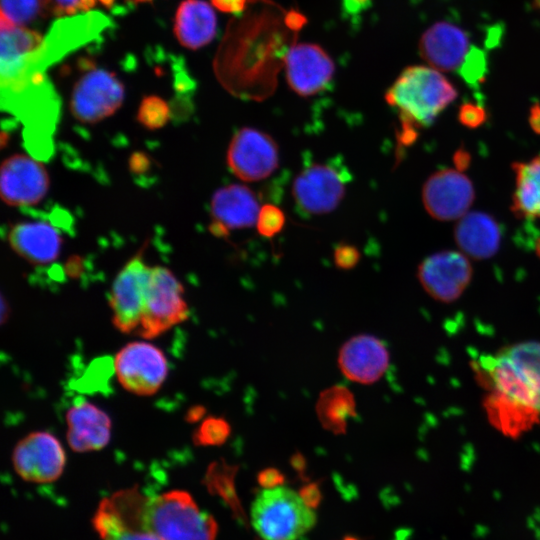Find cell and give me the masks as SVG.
Returning <instances> with one entry per match:
<instances>
[{"instance_id":"cell-1","label":"cell","mask_w":540,"mask_h":540,"mask_svg":"<svg viewBox=\"0 0 540 540\" xmlns=\"http://www.w3.org/2000/svg\"><path fill=\"white\" fill-rule=\"evenodd\" d=\"M454 86L438 70L414 65L405 68L385 93V100L399 114L400 142L415 140L420 128L432 125L455 98Z\"/></svg>"},{"instance_id":"cell-2","label":"cell","mask_w":540,"mask_h":540,"mask_svg":"<svg viewBox=\"0 0 540 540\" xmlns=\"http://www.w3.org/2000/svg\"><path fill=\"white\" fill-rule=\"evenodd\" d=\"M492 386L508 405L540 415V342L525 341L484 360Z\"/></svg>"},{"instance_id":"cell-3","label":"cell","mask_w":540,"mask_h":540,"mask_svg":"<svg viewBox=\"0 0 540 540\" xmlns=\"http://www.w3.org/2000/svg\"><path fill=\"white\" fill-rule=\"evenodd\" d=\"M146 520L162 540H215L217 535L214 517L201 511L193 497L180 489L149 497Z\"/></svg>"},{"instance_id":"cell-4","label":"cell","mask_w":540,"mask_h":540,"mask_svg":"<svg viewBox=\"0 0 540 540\" xmlns=\"http://www.w3.org/2000/svg\"><path fill=\"white\" fill-rule=\"evenodd\" d=\"M250 516L263 540H297L317 521L299 493L283 486L263 489L252 503Z\"/></svg>"},{"instance_id":"cell-5","label":"cell","mask_w":540,"mask_h":540,"mask_svg":"<svg viewBox=\"0 0 540 540\" xmlns=\"http://www.w3.org/2000/svg\"><path fill=\"white\" fill-rule=\"evenodd\" d=\"M352 175L342 159L306 165L295 178L292 196L305 215H323L333 211L344 198Z\"/></svg>"},{"instance_id":"cell-6","label":"cell","mask_w":540,"mask_h":540,"mask_svg":"<svg viewBox=\"0 0 540 540\" xmlns=\"http://www.w3.org/2000/svg\"><path fill=\"white\" fill-rule=\"evenodd\" d=\"M184 288L176 276L162 266L151 267L137 334L156 338L188 319L190 311Z\"/></svg>"},{"instance_id":"cell-7","label":"cell","mask_w":540,"mask_h":540,"mask_svg":"<svg viewBox=\"0 0 540 540\" xmlns=\"http://www.w3.org/2000/svg\"><path fill=\"white\" fill-rule=\"evenodd\" d=\"M114 371L121 386L139 396L155 394L168 374V362L157 346L135 341L122 347L114 357Z\"/></svg>"},{"instance_id":"cell-8","label":"cell","mask_w":540,"mask_h":540,"mask_svg":"<svg viewBox=\"0 0 540 540\" xmlns=\"http://www.w3.org/2000/svg\"><path fill=\"white\" fill-rule=\"evenodd\" d=\"M124 96V86L114 73L94 68L75 83L70 100L71 113L82 123H97L115 113Z\"/></svg>"},{"instance_id":"cell-9","label":"cell","mask_w":540,"mask_h":540,"mask_svg":"<svg viewBox=\"0 0 540 540\" xmlns=\"http://www.w3.org/2000/svg\"><path fill=\"white\" fill-rule=\"evenodd\" d=\"M227 165L239 179L260 181L270 176L278 167L277 143L267 133L244 127L232 137L227 150Z\"/></svg>"},{"instance_id":"cell-10","label":"cell","mask_w":540,"mask_h":540,"mask_svg":"<svg viewBox=\"0 0 540 540\" xmlns=\"http://www.w3.org/2000/svg\"><path fill=\"white\" fill-rule=\"evenodd\" d=\"M12 464L16 473L32 483H51L63 473L65 450L51 433L36 431L27 434L14 447Z\"/></svg>"},{"instance_id":"cell-11","label":"cell","mask_w":540,"mask_h":540,"mask_svg":"<svg viewBox=\"0 0 540 540\" xmlns=\"http://www.w3.org/2000/svg\"><path fill=\"white\" fill-rule=\"evenodd\" d=\"M151 272L141 255L130 259L115 277L109 305L112 323L120 332H137Z\"/></svg>"},{"instance_id":"cell-12","label":"cell","mask_w":540,"mask_h":540,"mask_svg":"<svg viewBox=\"0 0 540 540\" xmlns=\"http://www.w3.org/2000/svg\"><path fill=\"white\" fill-rule=\"evenodd\" d=\"M417 277L429 296L443 303H451L457 300L469 285L472 267L465 254L441 251L420 263Z\"/></svg>"},{"instance_id":"cell-13","label":"cell","mask_w":540,"mask_h":540,"mask_svg":"<svg viewBox=\"0 0 540 540\" xmlns=\"http://www.w3.org/2000/svg\"><path fill=\"white\" fill-rule=\"evenodd\" d=\"M472 182L457 169H442L424 183L422 200L428 214L441 221L460 219L474 201Z\"/></svg>"},{"instance_id":"cell-14","label":"cell","mask_w":540,"mask_h":540,"mask_svg":"<svg viewBox=\"0 0 540 540\" xmlns=\"http://www.w3.org/2000/svg\"><path fill=\"white\" fill-rule=\"evenodd\" d=\"M49 188L42 163L30 156L14 154L1 165L0 194L9 206L26 207L40 202Z\"/></svg>"},{"instance_id":"cell-15","label":"cell","mask_w":540,"mask_h":540,"mask_svg":"<svg viewBox=\"0 0 540 540\" xmlns=\"http://www.w3.org/2000/svg\"><path fill=\"white\" fill-rule=\"evenodd\" d=\"M286 79L299 96H313L327 88L335 73L331 57L320 46L299 43L292 46L285 58Z\"/></svg>"},{"instance_id":"cell-16","label":"cell","mask_w":540,"mask_h":540,"mask_svg":"<svg viewBox=\"0 0 540 540\" xmlns=\"http://www.w3.org/2000/svg\"><path fill=\"white\" fill-rule=\"evenodd\" d=\"M259 211V201L250 188L239 184L224 186L211 198L210 231L216 236H226L230 230L251 227Z\"/></svg>"},{"instance_id":"cell-17","label":"cell","mask_w":540,"mask_h":540,"mask_svg":"<svg viewBox=\"0 0 540 540\" xmlns=\"http://www.w3.org/2000/svg\"><path fill=\"white\" fill-rule=\"evenodd\" d=\"M337 362L339 369L349 380L372 384L387 370L389 353L380 339L372 335H357L342 345Z\"/></svg>"},{"instance_id":"cell-18","label":"cell","mask_w":540,"mask_h":540,"mask_svg":"<svg viewBox=\"0 0 540 540\" xmlns=\"http://www.w3.org/2000/svg\"><path fill=\"white\" fill-rule=\"evenodd\" d=\"M67 442L76 452L97 451L111 438L112 421L108 414L95 404L78 399L66 412Z\"/></svg>"},{"instance_id":"cell-19","label":"cell","mask_w":540,"mask_h":540,"mask_svg":"<svg viewBox=\"0 0 540 540\" xmlns=\"http://www.w3.org/2000/svg\"><path fill=\"white\" fill-rule=\"evenodd\" d=\"M471 48L467 34L447 22L432 25L419 42L422 58L434 69L447 72L459 71Z\"/></svg>"},{"instance_id":"cell-20","label":"cell","mask_w":540,"mask_h":540,"mask_svg":"<svg viewBox=\"0 0 540 540\" xmlns=\"http://www.w3.org/2000/svg\"><path fill=\"white\" fill-rule=\"evenodd\" d=\"M8 242L29 263L45 265L59 256L62 238L56 227L48 222H21L10 228Z\"/></svg>"},{"instance_id":"cell-21","label":"cell","mask_w":540,"mask_h":540,"mask_svg":"<svg viewBox=\"0 0 540 540\" xmlns=\"http://www.w3.org/2000/svg\"><path fill=\"white\" fill-rule=\"evenodd\" d=\"M454 236L461 251L477 260L492 257L501 241V231L496 220L478 211L467 212L458 220Z\"/></svg>"},{"instance_id":"cell-22","label":"cell","mask_w":540,"mask_h":540,"mask_svg":"<svg viewBox=\"0 0 540 540\" xmlns=\"http://www.w3.org/2000/svg\"><path fill=\"white\" fill-rule=\"evenodd\" d=\"M217 33V17L204 0H183L177 8L174 34L185 48L196 50L209 44Z\"/></svg>"},{"instance_id":"cell-23","label":"cell","mask_w":540,"mask_h":540,"mask_svg":"<svg viewBox=\"0 0 540 540\" xmlns=\"http://www.w3.org/2000/svg\"><path fill=\"white\" fill-rule=\"evenodd\" d=\"M92 524L101 540H162L148 528L146 510L118 512L103 500L96 509Z\"/></svg>"},{"instance_id":"cell-24","label":"cell","mask_w":540,"mask_h":540,"mask_svg":"<svg viewBox=\"0 0 540 540\" xmlns=\"http://www.w3.org/2000/svg\"><path fill=\"white\" fill-rule=\"evenodd\" d=\"M512 168L516 184L512 212L518 218H540V156L528 162H515Z\"/></svg>"},{"instance_id":"cell-25","label":"cell","mask_w":540,"mask_h":540,"mask_svg":"<svg viewBox=\"0 0 540 540\" xmlns=\"http://www.w3.org/2000/svg\"><path fill=\"white\" fill-rule=\"evenodd\" d=\"M316 413L320 424L334 434L346 431L349 419L356 415L352 392L344 386L334 385L319 395Z\"/></svg>"},{"instance_id":"cell-26","label":"cell","mask_w":540,"mask_h":540,"mask_svg":"<svg viewBox=\"0 0 540 540\" xmlns=\"http://www.w3.org/2000/svg\"><path fill=\"white\" fill-rule=\"evenodd\" d=\"M237 470L238 466L228 465L224 461L212 463L207 470L205 483L210 492L220 496L229 505L236 518L245 522L246 516L234 485Z\"/></svg>"},{"instance_id":"cell-27","label":"cell","mask_w":540,"mask_h":540,"mask_svg":"<svg viewBox=\"0 0 540 540\" xmlns=\"http://www.w3.org/2000/svg\"><path fill=\"white\" fill-rule=\"evenodd\" d=\"M47 10L45 0H1V17L17 26H25Z\"/></svg>"},{"instance_id":"cell-28","label":"cell","mask_w":540,"mask_h":540,"mask_svg":"<svg viewBox=\"0 0 540 540\" xmlns=\"http://www.w3.org/2000/svg\"><path fill=\"white\" fill-rule=\"evenodd\" d=\"M230 434L231 426L224 418L209 416L195 430L192 440L197 446H220Z\"/></svg>"},{"instance_id":"cell-29","label":"cell","mask_w":540,"mask_h":540,"mask_svg":"<svg viewBox=\"0 0 540 540\" xmlns=\"http://www.w3.org/2000/svg\"><path fill=\"white\" fill-rule=\"evenodd\" d=\"M169 104L159 96L150 95L142 99L137 112L138 122L148 129L162 128L169 120Z\"/></svg>"},{"instance_id":"cell-30","label":"cell","mask_w":540,"mask_h":540,"mask_svg":"<svg viewBox=\"0 0 540 540\" xmlns=\"http://www.w3.org/2000/svg\"><path fill=\"white\" fill-rule=\"evenodd\" d=\"M285 225L283 211L273 204H265L260 208L256 227L260 235L271 238L277 235Z\"/></svg>"},{"instance_id":"cell-31","label":"cell","mask_w":540,"mask_h":540,"mask_svg":"<svg viewBox=\"0 0 540 540\" xmlns=\"http://www.w3.org/2000/svg\"><path fill=\"white\" fill-rule=\"evenodd\" d=\"M461 77L470 85H477L487 72V59L482 50L472 47L459 69Z\"/></svg>"},{"instance_id":"cell-32","label":"cell","mask_w":540,"mask_h":540,"mask_svg":"<svg viewBox=\"0 0 540 540\" xmlns=\"http://www.w3.org/2000/svg\"><path fill=\"white\" fill-rule=\"evenodd\" d=\"M45 3L48 11L61 18L91 11L96 0H45Z\"/></svg>"},{"instance_id":"cell-33","label":"cell","mask_w":540,"mask_h":540,"mask_svg":"<svg viewBox=\"0 0 540 540\" xmlns=\"http://www.w3.org/2000/svg\"><path fill=\"white\" fill-rule=\"evenodd\" d=\"M459 121L468 128H477L486 120V112L479 104L465 103L458 114Z\"/></svg>"},{"instance_id":"cell-34","label":"cell","mask_w":540,"mask_h":540,"mask_svg":"<svg viewBox=\"0 0 540 540\" xmlns=\"http://www.w3.org/2000/svg\"><path fill=\"white\" fill-rule=\"evenodd\" d=\"M360 259V253L357 248L349 244H339L334 250V261L337 267L341 269L353 268Z\"/></svg>"},{"instance_id":"cell-35","label":"cell","mask_w":540,"mask_h":540,"mask_svg":"<svg viewBox=\"0 0 540 540\" xmlns=\"http://www.w3.org/2000/svg\"><path fill=\"white\" fill-rule=\"evenodd\" d=\"M285 477L281 471L276 468L268 467L261 470L257 475V481L264 489H271L282 486Z\"/></svg>"},{"instance_id":"cell-36","label":"cell","mask_w":540,"mask_h":540,"mask_svg":"<svg viewBox=\"0 0 540 540\" xmlns=\"http://www.w3.org/2000/svg\"><path fill=\"white\" fill-rule=\"evenodd\" d=\"M299 495L303 501L311 508H316L321 501V492L317 483H309L302 487Z\"/></svg>"},{"instance_id":"cell-37","label":"cell","mask_w":540,"mask_h":540,"mask_svg":"<svg viewBox=\"0 0 540 540\" xmlns=\"http://www.w3.org/2000/svg\"><path fill=\"white\" fill-rule=\"evenodd\" d=\"M248 0H211L212 5L225 13L240 14L247 5Z\"/></svg>"},{"instance_id":"cell-38","label":"cell","mask_w":540,"mask_h":540,"mask_svg":"<svg viewBox=\"0 0 540 540\" xmlns=\"http://www.w3.org/2000/svg\"><path fill=\"white\" fill-rule=\"evenodd\" d=\"M371 0H342V9L346 16L356 17L368 9Z\"/></svg>"},{"instance_id":"cell-39","label":"cell","mask_w":540,"mask_h":540,"mask_svg":"<svg viewBox=\"0 0 540 540\" xmlns=\"http://www.w3.org/2000/svg\"><path fill=\"white\" fill-rule=\"evenodd\" d=\"M529 124L534 132L540 134V104H534L530 108Z\"/></svg>"},{"instance_id":"cell-40","label":"cell","mask_w":540,"mask_h":540,"mask_svg":"<svg viewBox=\"0 0 540 540\" xmlns=\"http://www.w3.org/2000/svg\"><path fill=\"white\" fill-rule=\"evenodd\" d=\"M206 409L203 406H194L186 414V420L190 423L198 422L205 415Z\"/></svg>"},{"instance_id":"cell-41","label":"cell","mask_w":540,"mask_h":540,"mask_svg":"<svg viewBox=\"0 0 540 540\" xmlns=\"http://www.w3.org/2000/svg\"><path fill=\"white\" fill-rule=\"evenodd\" d=\"M470 163V156L464 150H459L455 154V165L456 169L462 171L467 168Z\"/></svg>"},{"instance_id":"cell-42","label":"cell","mask_w":540,"mask_h":540,"mask_svg":"<svg viewBox=\"0 0 540 540\" xmlns=\"http://www.w3.org/2000/svg\"><path fill=\"white\" fill-rule=\"evenodd\" d=\"M291 465L294 467L297 471H303L305 468V460L304 457L301 454H295L291 458Z\"/></svg>"},{"instance_id":"cell-43","label":"cell","mask_w":540,"mask_h":540,"mask_svg":"<svg viewBox=\"0 0 540 540\" xmlns=\"http://www.w3.org/2000/svg\"><path fill=\"white\" fill-rule=\"evenodd\" d=\"M106 8H112L115 3V0H98Z\"/></svg>"},{"instance_id":"cell-44","label":"cell","mask_w":540,"mask_h":540,"mask_svg":"<svg viewBox=\"0 0 540 540\" xmlns=\"http://www.w3.org/2000/svg\"><path fill=\"white\" fill-rule=\"evenodd\" d=\"M536 252H537L538 256L540 257V240H538V242L536 244Z\"/></svg>"},{"instance_id":"cell-45","label":"cell","mask_w":540,"mask_h":540,"mask_svg":"<svg viewBox=\"0 0 540 540\" xmlns=\"http://www.w3.org/2000/svg\"><path fill=\"white\" fill-rule=\"evenodd\" d=\"M535 6L540 9V0H534Z\"/></svg>"},{"instance_id":"cell-46","label":"cell","mask_w":540,"mask_h":540,"mask_svg":"<svg viewBox=\"0 0 540 540\" xmlns=\"http://www.w3.org/2000/svg\"><path fill=\"white\" fill-rule=\"evenodd\" d=\"M133 1H135L136 3H144V2H149L152 0H133Z\"/></svg>"}]
</instances>
